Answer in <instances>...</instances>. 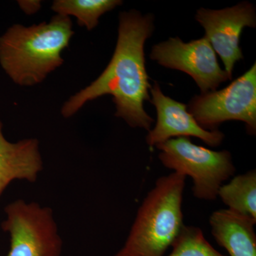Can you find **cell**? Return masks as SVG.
Returning a JSON list of instances; mask_svg holds the SVG:
<instances>
[{"mask_svg": "<svg viewBox=\"0 0 256 256\" xmlns=\"http://www.w3.org/2000/svg\"><path fill=\"white\" fill-rule=\"evenodd\" d=\"M256 220L226 208L216 210L210 218L216 242L230 256H256Z\"/></svg>", "mask_w": 256, "mask_h": 256, "instance_id": "cell-11", "label": "cell"}, {"mask_svg": "<svg viewBox=\"0 0 256 256\" xmlns=\"http://www.w3.org/2000/svg\"><path fill=\"white\" fill-rule=\"evenodd\" d=\"M228 210L256 220V171L234 176L228 183L222 185L218 192Z\"/></svg>", "mask_w": 256, "mask_h": 256, "instance_id": "cell-12", "label": "cell"}, {"mask_svg": "<svg viewBox=\"0 0 256 256\" xmlns=\"http://www.w3.org/2000/svg\"><path fill=\"white\" fill-rule=\"evenodd\" d=\"M186 178L173 172L156 180L138 210L124 246L114 256H164L184 226Z\"/></svg>", "mask_w": 256, "mask_h": 256, "instance_id": "cell-3", "label": "cell"}, {"mask_svg": "<svg viewBox=\"0 0 256 256\" xmlns=\"http://www.w3.org/2000/svg\"><path fill=\"white\" fill-rule=\"evenodd\" d=\"M188 110L197 124L206 130H218L222 122H245L247 132H256V64L228 86L196 96L190 100Z\"/></svg>", "mask_w": 256, "mask_h": 256, "instance_id": "cell-5", "label": "cell"}, {"mask_svg": "<svg viewBox=\"0 0 256 256\" xmlns=\"http://www.w3.org/2000/svg\"><path fill=\"white\" fill-rule=\"evenodd\" d=\"M4 210L2 228L11 238L6 256H60L62 242L50 208L18 200Z\"/></svg>", "mask_w": 256, "mask_h": 256, "instance_id": "cell-6", "label": "cell"}, {"mask_svg": "<svg viewBox=\"0 0 256 256\" xmlns=\"http://www.w3.org/2000/svg\"><path fill=\"white\" fill-rule=\"evenodd\" d=\"M18 4L20 9L28 15L34 14L42 8V2L40 0H20Z\"/></svg>", "mask_w": 256, "mask_h": 256, "instance_id": "cell-15", "label": "cell"}, {"mask_svg": "<svg viewBox=\"0 0 256 256\" xmlns=\"http://www.w3.org/2000/svg\"><path fill=\"white\" fill-rule=\"evenodd\" d=\"M74 34L73 22L63 15L32 26L12 25L0 36V66L16 85L41 84L64 64L62 52Z\"/></svg>", "mask_w": 256, "mask_h": 256, "instance_id": "cell-2", "label": "cell"}, {"mask_svg": "<svg viewBox=\"0 0 256 256\" xmlns=\"http://www.w3.org/2000/svg\"><path fill=\"white\" fill-rule=\"evenodd\" d=\"M2 126L0 121V196L14 180L36 181L43 168L38 141L25 139L10 142L3 134Z\"/></svg>", "mask_w": 256, "mask_h": 256, "instance_id": "cell-10", "label": "cell"}, {"mask_svg": "<svg viewBox=\"0 0 256 256\" xmlns=\"http://www.w3.org/2000/svg\"><path fill=\"white\" fill-rule=\"evenodd\" d=\"M171 247V252L164 256H226L214 248L201 229L193 226H184Z\"/></svg>", "mask_w": 256, "mask_h": 256, "instance_id": "cell-14", "label": "cell"}, {"mask_svg": "<svg viewBox=\"0 0 256 256\" xmlns=\"http://www.w3.org/2000/svg\"><path fill=\"white\" fill-rule=\"evenodd\" d=\"M121 4L120 0H55L50 9L56 14L74 16L79 26L92 31L102 15Z\"/></svg>", "mask_w": 256, "mask_h": 256, "instance_id": "cell-13", "label": "cell"}, {"mask_svg": "<svg viewBox=\"0 0 256 256\" xmlns=\"http://www.w3.org/2000/svg\"><path fill=\"white\" fill-rule=\"evenodd\" d=\"M156 148L165 168L192 178V192L198 200H215L224 182L236 172L230 152L207 149L188 138H172Z\"/></svg>", "mask_w": 256, "mask_h": 256, "instance_id": "cell-4", "label": "cell"}, {"mask_svg": "<svg viewBox=\"0 0 256 256\" xmlns=\"http://www.w3.org/2000/svg\"><path fill=\"white\" fill-rule=\"evenodd\" d=\"M150 92V102L156 107L158 116L156 126L146 137V144L150 148L175 137L200 138L210 146H220L223 142V132L202 128L188 110V105L165 96L158 82H154Z\"/></svg>", "mask_w": 256, "mask_h": 256, "instance_id": "cell-9", "label": "cell"}, {"mask_svg": "<svg viewBox=\"0 0 256 256\" xmlns=\"http://www.w3.org/2000/svg\"><path fill=\"white\" fill-rule=\"evenodd\" d=\"M154 18L136 10L121 12L118 36L112 58L102 74L90 85L70 96L62 106V116L72 117L87 102L110 95L116 105V116L131 128L149 132L154 119L144 109L150 100L152 86L146 70L144 44L154 31Z\"/></svg>", "mask_w": 256, "mask_h": 256, "instance_id": "cell-1", "label": "cell"}, {"mask_svg": "<svg viewBox=\"0 0 256 256\" xmlns=\"http://www.w3.org/2000/svg\"><path fill=\"white\" fill-rule=\"evenodd\" d=\"M150 57L162 66L188 74L202 94L214 92L222 82L232 79L220 68L216 52L205 36L188 43L178 37L170 38L154 45Z\"/></svg>", "mask_w": 256, "mask_h": 256, "instance_id": "cell-7", "label": "cell"}, {"mask_svg": "<svg viewBox=\"0 0 256 256\" xmlns=\"http://www.w3.org/2000/svg\"><path fill=\"white\" fill-rule=\"evenodd\" d=\"M196 20L205 30L214 50L220 55L226 72L232 78L234 66L244 60L239 46L240 37L245 28H255L256 9L248 2L222 10L200 8Z\"/></svg>", "mask_w": 256, "mask_h": 256, "instance_id": "cell-8", "label": "cell"}]
</instances>
